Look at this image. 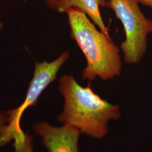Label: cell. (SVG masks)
<instances>
[{
    "label": "cell",
    "mask_w": 152,
    "mask_h": 152,
    "mask_svg": "<svg viewBox=\"0 0 152 152\" xmlns=\"http://www.w3.org/2000/svg\"><path fill=\"white\" fill-rule=\"evenodd\" d=\"M59 90L64 104L58 120L64 125L76 128L81 134L102 139L108 132L109 122L121 116L118 105L101 98L93 90L90 83L82 86L71 75L60 78Z\"/></svg>",
    "instance_id": "cell-1"
},
{
    "label": "cell",
    "mask_w": 152,
    "mask_h": 152,
    "mask_svg": "<svg viewBox=\"0 0 152 152\" xmlns=\"http://www.w3.org/2000/svg\"><path fill=\"white\" fill-rule=\"evenodd\" d=\"M71 28V37L85 55L86 66L82 71L83 80L105 81L121 75L122 61L119 48L110 37L99 31L81 10L72 8L65 12Z\"/></svg>",
    "instance_id": "cell-2"
},
{
    "label": "cell",
    "mask_w": 152,
    "mask_h": 152,
    "mask_svg": "<svg viewBox=\"0 0 152 152\" xmlns=\"http://www.w3.org/2000/svg\"><path fill=\"white\" fill-rule=\"evenodd\" d=\"M69 53H63L51 62H36L33 78L23 103L18 108L6 112V122L0 133V145L14 141L15 152H32V139L24 132L20 121L25 110L34 105L38 98L53 82L56 80L61 66L69 59Z\"/></svg>",
    "instance_id": "cell-3"
},
{
    "label": "cell",
    "mask_w": 152,
    "mask_h": 152,
    "mask_svg": "<svg viewBox=\"0 0 152 152\" xmlns=\"http://www.w3.org/2000/svg\"><path fill=\"white\" fill-rule=\"evenodd\" d=\"M138 0H108L106 7L114 11L122 23L125 40L120 48L127 64H137L143 58L147 48V39L152 33V20L141 11Z\"/></svg>",
    "instance_id": "cell-4"
},
{
    "label": "cell",
    "mask_w": 152,
    "mask_h": 152,
    "mask_svg": "<svg viewBox=\"0 0 152 152\" xmlns=\"http://www.w3.org/2000/svg\"><path fill=\"white\" fill-rule=\"evenodd\" d=\"M33 128L42 137L49 152H80L78 140L81 132L76 128L68 125L56 127L46 122L38 123Z\"/></svg>",
    "instance_id": "cell-5"
},
{
    "label": "cell",
    "mask_w": 152,
    "mask_h": 152,
    "mask_svg": "<svg viewBox=\"0 0 152 152\" xmlns=\"http://www.w3.org/2000/svg\"><path fill=\"white\" fill-rule=\"evenodd\" d=\"M107 2V0H57L55 9L59 12H65L72 8L80 9L98 26L100 31L110 37L109 29L104 23L100 11V7H106Z\"/></svg>",
    "instance_id": "cell-6"
},
{
    "label": "cell",
    "mask_w": 152,
    "mask_h": 152,
    "mask_svg": "<svg viewBox=\"0 0 152 152\" xmlns=\"http://www.w3.org/2000/svg\"><path fill=\"white\" fill-rule=\"evenodd\" d=\"M6 121V116H4L1 113H0V133L1 132L5 126Z\"/></svg>",
    "instance_id": "cell-7"
},
{
    "label": "cell",
    "mask_w": 152,
    "mask_h": 152,
    "mask_svg": "<svg viewBox=\"0 0 152 152\" xmlns=\"http://www.w3.org/2000/svg\"><path fill=\"white\" fill-rule=\"evenodd\" d=\"M23 1L26 2L28 0H23ZM45 1L47 2V4L49 5V6H50L51 7H53L54 9H55L56 3H57V0H45Z\"/></svg>",
    "instance_id": "cell-8"
},
{
    "label": "cell",
    "mask_w": 152,
    "mask_h": 152,
    "mask_svg": "<svg viewBox=\"0 0 152 152\" xmlns=\"http://www.w3.org/2000/svg\"><path fill=\"white\" fill-rule=\"evenodd\" d=\"M138 1L143 5L152 8V0H138Z\"/></svg>",
    "instance_id": "cell-9"
}]
</instances>
